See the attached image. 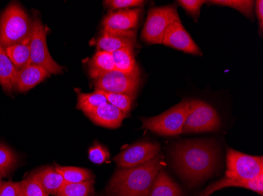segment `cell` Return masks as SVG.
Segmentation results:
<instances>
[{
	"instance_id": "1",
	"label": "cell",
	"mask_w": 263,
	"mask_h": 196,
	"mask_svg": "<svg viewBox=\"0 0 263 196\" xmlns=\"http://www.w3.org/2000/svg\"><path fill=\"white\" fill-rule=\"evenodd\" d=\"M172 158L177 173L193 186L214 173L218 166L219 149L214 141H187L174 147Z\"/></svg>"
},
{
	"instance_id": "2",
	"label": "cell",
	"mask_w": 263,
	"mask_h": 196,
	"mask_svg": "<svg viewBox=\"0 0 263 196\" xmlns=\"http://www.w3.org/2000/svg\"><path fill=\"white\" fill-rule=\"evenodd\" d=\"M162 156L134 167L120 169L113 175L106 191L114 196H147L162 169Z\"/></svg>"
},
{
	"instance_id": "3",
	"label": "cell",
	"mask_w": 263,
	"mask_h": 196,
	"mask_svg": "<svg viewBox=\"0 0 263 196\" xmlns=\"http://www.w3.org/2000/svg\"><path fill=\"white\" fill-rule=\"evenodd\" d=\"M32 20L17 3H11L0 15V45L4 48L30 36Z\"/></svg>"
},
{
	"instance_id": "4",
	"label": "cell",
	"mask_w": 263,
	"mask_h": 196,
	"mask_svg": "<svg viewBox=\"0 0 263 196\" xmlns=\"http://www.w3.org/2000/svg\"><path fill=\"white\" fill-rule=\"evenodd\" d=\"M189 113V100H184L162 114L142 119V128L164 136L182 134L183 126Z\"/></svg>"
},
{
	"instance_id": "5",
	"label": "cell",
	"mask_w": 263,
	"mask_h": 196,
	"mask_svg": "<svg viewBox=\"0 0 263 196\" xmlns=\"http://www.w3.org/2000/svg\"><path fill=\"white\" fill-rule=\"evenodd\" d=\"M30 61L29 64L41 66L51 75L62 73L63 68L52 58L47 49V29L40 17L32 20V29L30 35Z\"/></svg>"
},
{
	"instance_id": "6",
	"label": "cell",
	"mask_w": 263,
	"mask_h": 196,
	"mask_svg": "<svg viewBox=\"0 0 263 196\" xmlns=\"http://www.w3.org/2000/svg\"><path fill=\"white\" fill-rule=\"evenodd\" d=\"M221 119L216 110L204 101H189V113L186 118L182 134L218 130Z\"/></svg>"
},
{
	"instance_id": "7",
	"label": "cell",
	"mask_w": 263,
	"mask_h": 196,
	"mask_svg": "<svg viewBox=\"0 0 263 196\" xmlns=\"http://www.w3.org/2000/svg\"><path fill=\"white\" fill-rule=\"evenodd\" d=\"M176 21H181L175 7H158L149 10L142 38L147 43H162L165 31Z\"/></svg>"
},
{
	"instance_id": "8",
	"label": "cell",
	"mask_w": 263,
	"mask_h": 196,
	"mask_svg": "<svg viewBox=\"0 0 263 196\" xmlns=\"http://www.w3.org/2000/svg\"><path fill=\"white\" fill-rule=\"evenodd\" d=\"M262 173V156H250L229 148L226 156V178L252 180Z\"/></svg>"
},
{
	"instance_id": "9",
	"label": "cell",
	"mask_w": 263,
	"mask_h": 196,
	"mask_svg": "<svg viewBox=\"0 0 263 196\" xmlns=\"http://www.w3.org/2000/svg\"><path fill=\"white\" fill-rule=\"evenodd\" d=\"M139 84L140 72L129 75L115 69L96 79L94 88L96 91L127 94L134 97Z\"/></svg>"
},
{
	"instance_id": "10",
	"label": "cell",
	"mask_w": 263,
	"mask_h": 196,
	"mask_svg": "<svg viewBox=\"0 0 263 196\" xmlns=\"http://www.w3.org/2000/svg\"><path fill=\"white\" fill-rule=\"evenodd\" d=\"M160 146L157 143L140 141L128 146L114 159L121 169L134 167L151 161L159 156Z\"/></svg>"
},
{
	"instance_id": "11",
	"label": "cell",
	"mask_w": 263,
	"mask_h": 196,
	"mask_svg": "<svg viewBox=\"0 0 263 196\" xmlns=\"http://www.w3.org/2000/svg\"><path fill=\"white\" fill-rule=\"evenodd\" d=\"M141 9H126L111 12L103 20V30L107 32H131L136 29Z\"/></svg>"
},
{
	"instance_id": "12",
	"label": "cell",
	"mask_w": 263,
	"mask_h": 196,
	"mask_svg": "<svg viewBox=\"0 0 263 196\" xmlns=\"http://www.w3.org/2000/svg\"><path fill=\"white\" fill-rule=\"evenodd\" d=\"M162 44L177 49L179 51H184L187 54L194 55L202 54L199 47L184 29L181 21L174 22L167 29Z\"/></svg>"
},
{
	"instance_id": "13",
	"label": "cell",
	"mask_w": 263,
	"mask_h": 196,
	"mask_svg": "<svg viewBox=\"0 0 263 196\" xmlns=\"http://www.w3.org/2000/svg\"><path fill=\"white\" fill-rule=\"evenodd\" d=\"M135 42L136 32L134 31L115 32L103 30L101 36L97 39V45L100 51L113 54L125 47H134Z\"/></svg>"
},
{
	"instance_id": "14",
	"label": "cell",
	"mask_w": 263,
	"mask_h": 196,
	"mask_svg": "<svg viewBox=\"0 0 263 196\" xmlns=\"http://www.w3.org/2000/svg\"><path fill=\"white\" fill-rule=\"evenodd\" d=\"M85 115L95 124L110 129L119 127L122 125V121L126 117V115L109 103H106L94 111L85 113Z\"/></svg>"
},
{
	"instance_id": "15",
	"label": "cell",
	"mask_w": 263,
	"mask_h": 196,
	"mask_svg": "<svg viewBox=\"0 0 263 196\" xmlns=\"http://www.w3.org/2000/svg\"><path fill=\"white\" fill-rule=\"evenodd\" d=\"M50 76L51 74L44 68L28 64L17 72L14 89L20 93L27 92Z\"/></svg>"
},
{
	"instance_id": "16",
	"label": "cell",
	"mask_w": 263,
	"mask_h": 196,
	"mask_svg": "<svg viewBox=\"0 0 263 196\" xmlns=\"http://www.w3.org/2000/svg\"><path fill=\"white\" fill-rule=\"evenodd\" d=\"M228 187H238V188H247L251 191L258 193L260 195L263 194V173L252 180L236 179L224 177L222 179L208 186L198 196H209L211 193Z\"/></svg>"
},
{
	"instance_id": "17",
	"label": "cell",
	"mask_w": 263,
	"mask_h": 196,
	"mask_svg": "<svg viewBox=\"0 0 263 196\" xmlns=\"http://www.w3.org/2000/svg\"><path fill=\"white\" fill-rule=\"evenodd\" d=\"M35 179L39 181L44 191L49 194L56 195L58 191L65 183L63 177L52 166H44L32 173Z\"/></svg>"
},
{
	"instance_id": "18",
	"label": "cell",
	"mask_w": 263,
	"mask_h": 196,
	"mask_svg": "<svg viewBox=\"0 0 263 196\" xmlns=\"http://www.w3.org/2000/svg\"><path fill=\"white\" fill-rule=\"evenodd\" d=\"M147 196H184L182 190L163 169L154 181Z\"/></svg>"
},
{
	"instance_id": "19",
	"label": "cell",
	"mask_w": 263,
	"mask_h": 196,
	"mask_svg": "<svg viewBox=\"0 0 263 196\" xmlns=\"http://www.w3.org/2000/svg\"><path fill=\"white\" fill-rule=\"evenodd\" d=\"M17 69L6 53L5 48L0 45V85L7 94L14 89Z\"/></svg>"
},
{
	"instance_id": "20",
	"label": "cell",
	"mask_w": 263,
	"mask_h": 196,
	"mask_svg": "<svg viewBox=\"0 0 263 196\" xmlns=\"http://www.w3.org/2000/svg\"><path fill=\"white\" fill-rule=\"evenodd\" d=\"M115 69L112 54L99 51L90 60L88 72L90 76L96 80Z\"/></svg>"
},
{
	"instance_id": "21",
	"label": "cell",
	"mask_w": 263,
	"mask_h": 196,
	"mask_svg": "<svg viewBox=\"0 0 263 196\" xmlns=\"http://www.w3.org/2000/svg\"><path fill=\"white\" fill-rule=\"evenodd\" d=\"M112 56L116 70L129 75L140 72L134 57V47L120 49L114 52Z\"/></svg>"
},
{
	"instance_id": "22",
	"label": "cell",
	"mask_w": 263,
	"mask_h": 196,
	"mask_svg": "<svg viewBox=\"0 0 263 196\" xmlns=\"http://www.w3.org/2000/svg\"><path fill=\"white\" fill-rule=\"evenodd\" d=\"M30 36L23 42L6 47L5 51L17 71L29 64L30 61Z\"/></svg>"
},
{
	"instance_id": "23",
	"label": "cell",
	"mask_w": 263,
	"mask_h": 196,
	"mask_svg": "<svg viewBox=\"0 0 263 196\" xmlns=\"http://www.w3.org/2000/svg\"><path fill=\"white\" fill-rule=\"evenodd\" d=\"M107 102L106 97L100 91H95L91 94L78 93L77 108L85 113L94 111Z\"/></svg>"
},
{
	"instance_id": "24",
	"label": "cell",
	"mask_w": 263,
	"mask_h": 196,
	"mask_svg": "<svg viewBox=\"0 0 263 196\" xmlns=\"http://www.w3.org/2000/svg\"><path fill=\"white\" fill-rule=\"evenodd\" d=\"M54 167L66 183H80L94 180V175L91 171L85 168L63 166L59 165H56Z\"/></svg>"
},
{
	"instance_id": "25",
	"label": "cell",
	"mask_w": 263,
	"mask_h": 196,
	"mask_svg": "<svg viewBox=\"0 0 263 196\" xmlns=\"http://www.w3.org/2000/svg\"><path fill=\"white\" fill-rule=\"evenodd\" d=\"M94 180L80 183L65 182L56 195L90 196L94 190Z\"/></svg>"
},
{
	"instance_id": "26",
	"label": "cell",
	"mask_w": 263,
	"mask_h": 196,
	"mask_svg": "<svg viewBox=\"0 0 263 196\" xmlns=\"http://www.w3.org/2000/svg\"><path fill=\"white\" fill-rule=\"evenodd\" d=\"M17 164L15 153L5 144L0 143V175L7 177Z\"/></svg>"
},
{
	"instance_id": "27",
	"label": "cell",
	"mask_w": 263,
	"mask_h": 196,
	"mask_svg": "<svg viewBox=\"0 0 263 196\" xmlns=\"http://www.w3.org/2000/svg\"><path fill=\"white\" fill-rule=\"evenodd\" d=\"M214 5L226 6L241 12L247 17L253 19L254 1L252 0H214L208 1Z\"/></svg>"
},
{
	"instance_id": "28",
	"label": "cell",
	"mask_w": 263,
	"mask_h": 196,
	"mask_svg": "<svg viewBox=\"0 0 263 196\" xmlns=\"http://www.w3.org/2000/svg\"><path fill=\"white\" fill-rule=\"evenodd\" d=\"M100 92L106 97L109 104L121 110L126 116L129 113L133 105L134 97L127 94H115V93L103 92V91Z\"/></svg>"
},
{
	"instance_id": "29",
	"label": "cell",
	"mask_w": 263,
	"mask_h": 196,
	"mask_svg": "<svg viewBox=\"0 0 263 196\" xmlns=\"http://www.w3.org/2000/svg\"><path fill=\"white\" fill-rule=\"evenodd\" d=\"M22 183L24 196H49L32 173L23 180Z\"/></svg>"
},
{
	"instance_id": "30",
	"label": "cell",
	"mask_w": 263,
	"mask_h": 196,
	"mask_svg": "<svg viewBox=\"0 0 263 196\" xmlns=\"http://www.w3.org/2000/svg\"><path fill=\"white\" fill-rule=\"evenodd\" d=\"M88 157L91 163L95 164H103L110 159V153L106 147L97 142L89 148Z\"/></svg>"
},
{
	"instance_id": "31",
	"label": "cell",
	"mask_w": 263,
	"mask_h": 196,
	"mask_svg": "<svg viewBox=\"0 0 263 196\" xmlns=\"http://www.w3.org/2000/svg\"><path fill=\"white\" fill-rule=\"evenodd\" d=\"M144 4L142 0H108L104 1V5L111 10H126L133 7H140Z\"/></svg>"
},
{
	"instance_id": "32",
	"label": "cell",
	"mask_w": 263,
	"mask_h": 196,
	"mask_svg": "<svg viewBox=\"0 0 263 196\" xmlns=\"http://www.w3.org/2000/svg\"><path fill=\"white\" fill-rule=\"evenodd\" d=\"M177 3L179 5H181L186 10L187 14L193 16V18L196 21L199 17V13H200L201 7L205 3L208 2L202 1V0H179Z\"/></svg>"
},
{
	"instance_id": "33",
	"label": "cell",
	"mask_w": 263,
	"mask_h": 196,
	"mask_svg": "<svg viewBox=\"0 0 263 196\" xmlns=\"http://www.w3.org/2000/svg\"><path fill=\"white\" fill-rule=\"evenodd\" d=\"M0 196H24L22 181H7L3 183V185L0 186Z\"/></svg>"
},
{
	"instance_id": "34",
	"label": "cell",
	"mask_w": 263,
	"mask_h": 196,
	"mask_svg": "<svg viewBox=\"0 0 263 196\" xmlns=\"http://www.w3.org/2000/svg\"><path fill=\"white\" fill-rule=\"evenodd\" d=\"M256 14L257 17L259 22L260 29L262 30L263 26V1L262 0H258L256 1Z\"/></svg>"
},
{
	"instance_id": "35",
	"label": "cell",
	"mask_w": 263,
	"mask_h": 196,
	"mask_svg": "<svg viewBox=\"0 0 263 196\" xmlns=\"http://www.w3.org/2000/svg\"><path fill=\"white\" fill-rule=\"evenodd\" d=\"M3 178H4V177H3L2 175H0V186H1V185H3V183L4 182V181H3Z\"/></svg>"
},
{
	"instance_id": "36",
	"label": "cell",
	"mask_w": 263,
	"mask_h": 196,
	"mask_svg": "<svg viewBox=\"0 0 263 196\" xmlns=\"http://www.w3.org/2000/svg\"><path fill=\"white\" fill-rule=\"evenodd\" d=\"M55 196H61V195H55Z\"/></svg>"
}]
</instances>
